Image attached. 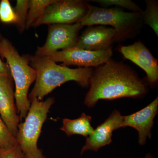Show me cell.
I'll use <instances>...</instances> for the list:
<instances>
[{"mask_svg": "<svg viewBox=\"0 0 158 158\" xmlns=\"http://www.w3.org/2000/svg\"><path fill=\"white\" fill-rule=\"evenodd\" d=\"M143 13L128 12L118 7L101 8L88 3V11L80 21L82 26L109 25L117 32L116 42L135 37L143 23Z\"/></svg>", "mask_w": 158, "mask_h": 158, "instance_id": "277c9868", "label": "cell"}, {"mask_svg": "<svg viewBox=\"0 0 158 158\" xmlns=\"http://www.w3.org/2000/svg\"><path fill=\"white\" fill-rule=\"evenodd\" d=\"M158 110V98L157 97L144 109L131 115L123 116L122 128L130 127L137 130L139 144L144 145L147 137L151 138V130Z\"/></svg>", "mask_w": 158, "mask_h": 158, "instance_id": "7c38bea8", "label": "cell"}, {"mask_svg": "<svg viewBox=\"0 0 158 158\" xmlns=\"http://www.w3.org/2000/svg\"><path fill=\"white\" fill-rule=\"evenodd\" d=\"M0 116L10 132L16 137L20 119L15 102L11 76L0 74Z\"/></svg>", "mask_w": 158, "mask_h": 158, "instance_id": "30bf717a", "label": "cell"}, {"mask_svg": "<svg viewBox=\"0 0 158 158\" xmlns=\"http://www.w3.org/2000/svg\"><path fill=\"white\" fill-rule=\"evenodd\" d=\"M94 2L98 3L104 8L110 6H116L118 8H124L132 12L143 13V10L135 3L130 0H94Z\"/></svg>", "mask_w": 158, "mask_h": 158, "instance_id": "d6986e66", "label": "cell"}, {"mask_svg": "<svg viewBox=\"0 0 158 158\" xmlns=\"http://www.w3.org/2000/svg\"><path fill=\"white\" fill-rule=\"evenodd\" d=\"M88 11V3L81 0H56L46 9L32 27L42 25L73 24L80 22Z\"/></svg>", "mask_w": 158, "mask_h": 158, "instance_id": "8992f818", "label": "cell"}, {"mask_svg": "<svg viewBox=\"0 0 158 158\" xmlns=\"http://www.w3.org/2000/svg\"><path fill=\"white\" fill-rule=\"evenodd\" d=\"M28 0H17L14 10L17 21L15 25L20 33H23L26 29V22L29 10Z\"/></svg>", "mask_w": 158, "mask_h": 158, "instance_id": "e0dca14e", "label": "cell"}, {"mask_svg": "<svg viewBox=\"0 0 158 158\" xmlns=\"http://www.w3.org/2000/svg\"><path fill=\"white\" fill-rule=\"evenodd\" d=\"M85 104L93 107L101 99L139 98L147 93V84L132 69L112 59L94 69Z\"/></svg>", "mask_w": 158, "mask_h": 158, "instance_id": "6da1fadb", "label": "cell"}, {"mask_svg": "<svg viewBox=\"0 0 158 158\" xmlns=\"http://www.w3.org/2000/svg\"><path fill=\"white\" fill-rule=\"evenodd\" d=\"M0 158H25V156L20 147L17 144L8 150L0 148Z\"/></svg>", "mask_w": 158, "mask_h": 158, "instance_id": "44dd1931", "label": "cell"}, {"mask_svg": "<svg viewBox=\"0 0 158 158\" xmlns=\"http://www.w3.org/2000/svg\"><path fill=\"white\" fill-rule=\"evenodd\" d=\"M3 37L2 35L0 34V42L2 39ZM0 74L8 75L11 76V73L8 64L6 62H4L1 59L0 57Z\"/></svg>", "mask_w": 158, "mask_h": 158, "instance_id": "7402d4cb", "label": "cell"}, {"mask_svg": "<svg viewBox=\"0 0 158 158\" xmlns=\"http://www.w3.org/2000/svg\"><path fill=\"white\" fill-rule=\"evenodd\" d=\"M56 0H30L29 10L26 22V29L32 27L34 22L40 17L46 9Z\"/></svg>", "mask_w": 158, "mask_h": 158, "instance_id": "9a60e30c", "label": "cell"}, {"mask_svg": "<svg viewBox=\"0 0 158 158\" xmlns=\"http://www.w3.org/2000/svg\"><path fill=\"white\" fill-rule=\"evenodd\" d=\"M91 121V116L83 113L79 118L76 119L64 118L62 121L63 125L60 129L65 132L68 137L78 135L87 138L94 130L90 124Z\"/></svg>", "mask_w": 158, "mask_h": 158, "instance_id": "5bb4252c", "label": "cell"}, {"mask_svg": "<svg viewBox=\"0 0 158 158\" xmlns=\"http://www.w3.org/2000/svg\"><path fill=\"white\" fill-rule=\"evenodd\" d=\"M145 158H153L152 156L150 154H147V155L145 156Z\"/></svg>", "mask_w": 158, "mask_h": 158, "instance_id": "603a6c76", "label": "cell"}, {"mask_svg": "<svg viewBox=\"0 0 158 158\" xmlns=\"http://www.w3.org/2000/svg\"><path fill=\"white\" fill-rule=\"evenodd\" d=\"M83 26L80 23L73 24L49 25L47 38L42 46L37 48L34 56H48L60 49L64 50L76 45L80 31Z\"/></svg>", "mask_w": 158, "mask_h": 158, "instance_id": "52a82bcc", "label": "cell"}, {"mask_svg": "<svg viewBox=\"0 0 158 158\" xmlns=\"http://www.w3.org/2000/svg\"><path fill=\"white\" fill-rule=\"evenodd\" d=\"M146 9L142 14L143 23L149 26L158 36V2L156 0H146Z\"/></svg>", "mask_w": 158, "mask_h": 158, "instance_id": "2e32d148", "label": "cell"}, {"mask_svg": "<svg viewBox=\"0 0 158 158\" xmlns=\"http://www.w3.org/2000/svg\"><path fill=\"white\" fill-rule=\"evenodd\" d=\"M123 116L117 110L113 111L109 118L99 125L86 139L81 155L87 150L97 152L100 148L112 142V133L114 130L122 128Z\"/></svg>", "mask_w": 158, "mask_h": 158, "instance_id": "4fadbf2b", "label": "cell"}, {"mask_svg": "<svg viewBox=\"0 0 158 158\" xmlns=\"http://www.w3.org/2000/svg\"><path fill=\"white\" fill-rule=\"evenodd\" d=\"M0 20L6 24L16 23L17 17L9 0L0 2Z\"/></svg>", "mask_w": 158, "mask_h": 158, "instance_id": "ffe728a7", "label": "cell"}, {"mask_svg": "<svg viewBox=\"0 0 158 158\" xmlns=\"http://www.w3.org/2000/svg\"><path fill=\"white\" fill-rule=\"evenodd\" d=\"M0 56L6 59L15 83V98L20 121L25 118L31 107L28 91L36 80V71L30 65L28 56H21L12 43L3 37L0 42Z\"/></svg>", "mask_w": 158, "mask_h": 158, "instance_id": "3957f363", "label": "cell"}, {"mask_svg": "<svg viewBox=\"0 0 158 158\" xmlns=\"http://www.w3.org/2000/svg\"><path fill=\"white\" fill-rule=\"evenodd\" d=\"M118 52L124 59H128L144 70L146 81L151 86L156 85L158 81V59L141 40L128 46H120Z\"/></svg>", "mask_w": 158, "mask_h": 158, "instance_id": "9c48e42d", "label": "cell"}, {"mask_svg": "<svg viewBox=\"0 0 158 158\" xmlns=\"http://www.w3.org/2000/svg\"><path fill=\"white\" fill-rule=\"evenodd\" d=\"M29 57L30 65L36 72V82L28 95L30 102L35 98L42 100L54 89L69 81H74L82 87L89 86L92 68L71 69L58 65L48 56Z\"/></svg>", "mask_w": 158, "mask_h": 158, "instance_id": "7a4b0ae2", "label": "cell"}, {"mask_svg": "<svg viewBox=\"0 0 158 158\" xmlns=\"http://www.w3.org/2000/svg\"><path fill=\"white\" fill-rule=\"evenodd\" d=\"M17 144L16 138L10 132L0 116V148L8 150Z\"/></svg>", "mask_w": 158, "mask_h": 158, "instance_id": "ac0fdd59", "label": "cell"}, {"mask_svg": "<svg viewBox=\"0 0 158 158\" xmlns=\"http://www.w3.org/2000/svg\"><path fill=\"white\" fill-rule=\"evenodd\" d=\"M112 48L100 51H90L76 47L57 51L48 57L54 62H61L62 65H76L84 68L98 67L107 62L113 56Z\"/></svg>", "mask_w": 158, "mask_h": 158, "instance_id": "ba28073f", "label": "cell"}, {"mask_svg": "<svg viewBox=\"0 0 158 158\" xmlns=\"http://www.w3.org/2000/svg\"><path fill=\"white\" fill-rule=\"evenodd\" d=\"M31 102V107L25 121L18 125L15 138L25 158H46L42 151L37 147V141L55 99L51 97L41 101L35 98Z\"/></svg>", "mask_w": 158, "mask_h": 158, "instance_id": "5b68a950", "label": "cell"}, {"mask_svg": "<svg viewBox=\"0 0 158 158\" xmlns=\"http://www.w3.org/2000/svg\"><path fill=\"white\" fill-rule=\"evenodd\" d=\"M117 37V31L113 28L102 25L88 26L79 36L75 47L90 51L106 50L112 48Z\"/></svg>", "mask_w": 158, "mask_h": 158, "instance_id": "8fae6325", "label": "cell"}]
</instances>
